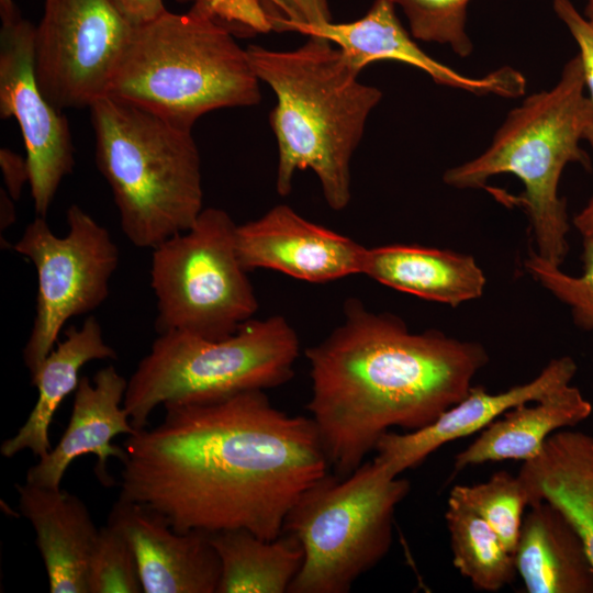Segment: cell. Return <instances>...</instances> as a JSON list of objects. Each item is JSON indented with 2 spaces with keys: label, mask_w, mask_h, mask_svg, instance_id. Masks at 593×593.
<instances>
[{
  "label": "cell",
  "mask_w": 593,
  "mask_h": 593,
  "mask_svg": "<svg viewBox=\"0 0 593 593\" xmlns=\"http://www.w3.org/2000/svg\"><path fill=\"white\" fill-rule=\"evenodd\" d=\"M164 407L158 425L124 441L119 497L175 530L275 539L299 496L328 473L312 418L278 410L262 390Z\"/></svg>",
  "instance_id": "cell-1"
},
{
  "label": "cell",
  "mask_w": 593,
  "mask_h": 593,
  "mask_svg": "<svg viewBox=\"0 0 593 593\" xmlns=\"http://www.w3.org/2000/svg\"><path fill=\"white\" fill-rule=\"evenodd\" d=\"M305 355L306 407L340 478L365 462L391 427L423 428L462 400L490 359L479 342L411 332L400 317L357 299L346 301L343 323Z\"/></svg>",
  "instance_id": "cell-2"
},
{
  "label": "cell",
  "mask_w": 593,
  "mask_h": 593,
  "mask_svg": "<svg viewBox=\"0 0 593 593\" xmlns=\"http://www.w3.org/2000/svg\"><path fill=\"white\" fill-rule=\"evenodd\" d=\"M251 68L276 96L269 123L278 148L276 189L288 195L296 171L311 169L328 206L351 199L350 163L371 111L382 98L326 38L307 36L290 51L247 48Z\"/></svg>",
  "instance_id": "cell-3"
},
{
  "label": "cell",
  "mask_w": 593,
  "mask_h": 593,
  "mask_svg": "<svg viewBox=\"0 0 593 593\" xmlns=\"http://www.w3.org/2000/svg\"><path fill=\"white\" fill-rule=\"evenodd\" d=\"M592 123L578 54L564 64L552 88L529 94L507 113L482 154L447 169L443 180L456 189H480L493 176H516L524 190L515 202L528 217L534 250L561 267L569 251L570 222L566 199L558 193L559 181L569 164L591 169L581 142Z\"/></svg>",
  "instance_id": "cell-4"
},
{
  "label": "cell",
  "mask_w": 593,
  "mask_h": 593,
  "mask_svg": "<svg viewBox=\"0 0 593 593\" xmlns=\"http://www.w3.org/2000/svg\"><path fill=\"white\" fill-rule=\"evenodd\" d=\"M259 83L226 25L166 10L133 26L108 96L192 130L211 111L259 103Z\"/></svg>",
  "instance_id": "cell-5"
},
{
  "label": "cell",
  "mask_w": 593,
  "mask_h": 593,
  "mask_svg": "<svg viewBox=\"0 0 593 593\" xmlns=\"http://www.w3.org/2000/svg\"><path fill=\"white\" fill-rule=\"evenodd\" d=\"M89 110L96 164L111 188L125 237L153 249L191 228L203 211L192 130L112 96Z\"/></svg>",
  "instance_id": "cell-6"
},
{
  "label": "cell",
  "mask_w": 593,
  "mask_h": 593,
  "mask_svg": "<svg viewBox=\"0 0 593 593\" xmlns=\"http://www.w3.org/2000/svg\"><path fill=\"white\" fill-rule=\"evenodd\" d=\"M299 353L298 334L281 315L251 318L222 339L158 334L127 380L124 407L133 426L142 429L160 405L279 387L292 378Z\"/></svg>",
  "instance_id": "cell-7"
},
{
  "label": "cell",
  "mask_w": 593,
  "mask_h": 593,
  "mask_svg": "<svg viewBox=\"0 0 593 593\" xmlns=\"http://www.w3.org/2000/svg\"><path fill=\"white\" fill-rule=\"evenodd\" d=\"M411 489L372 461L346 477L326 473L290 508L283 533L304 551L288 593H347L393 541L394 514Z\"/></svg>",
  "instance_id": "cell-8"
},
{
  "label": "cell",
  "mask_w": 593,
  "mask_h": 593,
  "mask_svg": "<svg viewBox=\"0 0 593 593\" xmlns=\"http://www.w3.org/2000/svg\"><path fill=\"white\" fill-rule=\"evenodd\" d=\"M236 227L226 211L208 208L191 228L153 248L158 334L222 339L251 320L258 301L237 253Z\"/></svg>",
  "instance_id": "cell-9"
},
{
  "label": "cell",
  "mask_w": 593,
  "mask_h": 593,
  "mask_svg": "<svg viewBox=\"0 0 593 593\" xmlns=\"http://www.w3.org/2000/svg\"><path fill=\"white\" fill-rule=\"evenodd\" d=\"M68 232L53 233L36 216L11 248L27 258L37 275L36 311L23 349L32 374L59 340L72 317L98 309L108 298L119 249L108 230L77 204L66 213Z\"/></svg>",
  "instance_id": "cell-10"
},
{
  "label": "cell",
  "mask_w": 593,
  "mask_h": 593,
  "mask_svg": "<svg viewBox=\"0 0 593 593\" xmlns=\"http://www.w3.org/2000/svg\"><path fill=\"white\" fill-rule=\"evenodd\" d=\"M132 30L109 0H45L34 68L46 99L63 111L108 96Z\"/></svg>",
  "instance_id": "cell-11"
},
{
  "label": "cell",
  "mask_w": 593,
  "mask_h": 593,
  "mask_svg": "<svg viewBox=\"0 0 593 593\" xmlns=\"http://www.w3.org/2000/svg\"><path fill=\"white\" fill-rule=\"evenodd\" d=\"M35 27L22 16L0 30V116L14 118L24 141L35 212L46 216L75 166L68 120L41 91L34 68Z\"/></svg>",
  "instance_id": "cell-12"
},
{
  "label": "cell",
  "mask_w": 593,
  "mask_h": 593,
  "mask_svg": "<svg viewBox=\"0 0 593 593\" xmlns=\"http://www.w3.org/2000/svg\"><path fill=\"white\" fill-rule=\"evenodd\" d=\"M236 247L247 271L270 269L324 283L361 273L366 247L279 204L236 227Z\"/></svg>",
  "instance_id": "cell-13"
},
{
  "label": "cell",
  "mask_w": 593,
  "mask_h": 593,
  "mask_svg": "<svg viewBox=\"0 0 593 593\" xmlns=\"http://www.w3.org/2000/svg\"><path fill=\"white\" fill-rule=\"evenodd\" d=\"M391 0H374L367 13L350 22L333 21L298 29L306 36H320L337 46L361 71L373 61L396 60L425 71L436 83L477 96L517 98L526 91V78L510 66L483 77L462 75L426 54L402 25Z\"/></svg>",
  "instance_id": "cell-14"
},
{
  "label": "cell",
  "mask_w": 593,
  "mask_h": 593,
  "mask_svg": "<svg viewBox=\"0 0 593 593\" xmlns=\"http://www.w3.org/2000/svg\"><path fill=\"white\" fill-rule=\"evenodd\" d=\"M578 371L571 356L552 358L530 381L490 393L472 385L467 395L427 426L404 433L387 432L378 440L373 461L393 477L421 465L445 444L481 432L508 410L545 399L570 384Z\"/></svg>",
  "instance_id": "cell-15"
},
{
  "label": "cell",
  "mask_w": 593,
  "mask_h": 593,
  "mask_svg": "<svg viewBox=\"0 0 593 593\" xmlns=\"http://www.w3.org/2000/svg\"><path fill=\"white\" fill-rule=\"evenodd\" d=\"M107 524L130 542L144 593H217L221 564L210 533L175 530L154 511L121 497Z\"/></svg>",
  "instance_id": "cell-16"
},
{
  "label": "cell",
  "mask_w": 593,
  "mask_h": 593,
  "mask_svg": "<svg viewBox=\"0 0 593 593\" xmlns=\"http://www.w3.org/2000/svg\"><path fill=\"white\" fill-rule=\"evenodd\" d=\"M127 380L110 365L98 370L92 379L81 377L72 402L69 423L58 444L26 472L27 483L58 489L70 463L87 454L97 457L94 468L103 485H112L107 471L109 458L121 462L124 447L112 444L118 435H133V426L124 407Z\"/></svg>",
  "instance_id": "cell-17"
},
{
  "label": "cell",
  "mask_w": 593,
  "mask_h": 593,
  "mask_svg": "<svg viewBox=\"0 0 593 593\" xmlns=\"http://www.w3.org/2000/svg\"><path fill=\"white\" fill-rule=\"evenodd\" d=\"M19 510L36 534L52 593H89L88 566L99 528L86 504L58 489L18 484Z\"/></svg>",
  "instance_id": "cell-18"
},
{
  "label": "cell",
  "mask_w": 593,
  "mask_h": 593,
  "mask_svg": "<svg viewBox=\"0 0 593 593\" xmlns=\"http://www.w3.org/2000/svg\"><path fill=\"white\" fill-rule=\"evenodd\" d=\"M361 275L451 307L481 298L486 284L484 271L473 256L414 244L366 247Z\"/></svg>",
  "instance_id": "cell-19"
},
{
  "label": "cell",
  "mask_w": 593,
  "mask_h": 593,
  "mask_svg": "<svg viewBox=\"0 0 593 593\" xmlns=\"http://www.w3.org/2000/svg\"><path fill=\"white\" fill-rule=\"evenodd\" d=\"M514 559L528 593H593V566L582 539L546 501L528 506Z\"/></svg>",
  "instance_id": "cell-20"
},
{
  "label": "cell",
  "mask_w": 593,
  "mask_h": 593,
  "mask_svg": "<svg viewBox=\"0 0 593 593\" xmlns=\"http://www.w3.org/2000/svg\"><path fill=\"white\" fill-rule=\"evenodd\" d=\"M115 350L105 343L100 323L89 315L80 327L69 326L63 340L30 374L31 384L37 390L36 402L25 423L15 435L2 441L0 454L12 458L30 450L43 458L52 449L49 427L63 400L75 392L80 369L92 360L115 359Z\"/></svg>",
  "instance_id": "cell-21"
},
{
  "label": "cell",
  "mask_w": 593,
  "mask_h": 593,
  "mask_svg": "<svg viewBox=\"0 0 593 593\" xmlns=\"http://www.w3.org/2000/svg\"><path fill=\"white\" fill-rule=\"evenodd\" d=\"M529 505L546 501L570 522L593 566V436L564 428L553 433L541 452L518 472Z\"/></svg>",
  "instance_id": "cell-22"
},
{
  "label": "cell",
  "mask_w": 593,
  "mask_h": 593,
  "mask_svg": "<svg viewBox=\"0 0 593 593\" xmlns=\"http://www.w3.org/2000/svg\"><path fill=\"white\" fill-rule=\"evenodd\" d=\"M592 404L571 383L542 400L515 406L493 421L455 456L456 471L490 461H529L556 432L586 419Z\"/></svg>",
  "instance_id": "cell-23"
},
{
  "label": "cell",
  "mask_w": 593,
  "mask_h": 593,
  "mask_svg": "<svg viewBox=\"0 0 593 593\" xmlns=\"http://www.w3.org/2000/svg\"><path fill=\"white\" fill-rule=\"evenodd\" d=\"M210 536L221 564L217 593L288 592L304 560L301 544L288 533L275 539L246 529Z\"/></svg>",
  "instance_id": "cell-24"
},
{
  "label": "cell",
  "mask_w": 593,
  "mask_h": 593,
  "mask_svg": "<svg viewBox=\"0 0 593 593\" xmlns=\"http://www.w3.org/2000/svg\"><path fill=\"white\" fill-rule=\"evenodd\" d=\"M445 521L452 563L474 589L497 592L515 580L514 553L481 516L449 495Z\"/></svg>",
  "instance_id": "cell-25"
},
{
  "label": "cell",
  "mask_w": 593,
  "mask_h": 593,
  "mask_svg": "<svg viewBox=\"0 0 593 593\" xmlns=\"http://www.w3.org/2000/svg\"><path fill=\"white\" fill-rule=\"evenodd\" d=\"M481 516L514 553L529 495L519 475L496 471L486 481L457 484L449 493Z\"/></svg>",
  "instance_id": "cell-26"
},
{
  "label": "cell",
  "mask_w": 593,
  "mask_h": 593,
  "mask_svg": "<svg viewBox=\"0 0 593 593\" xmlns=\"http://www.w3.org/2000/svg\"><path fill=\"white\" fill-rule=\"evenodd\" d=\"M583 272L571 276L529 249L525 271L570 310L574 324L593 332V239H583Z\"/></svg>",
  "instance_id": "cell-27"
},
{
  "label": "cell",
  "mask_w": 593,
  "mask_h": 593,
  "mask_svg": "<svg viewBox=\"0 0 593 593\" xmlns=\"http://www.w3.org/2000/svg\"><path fill=\"white\" fill-rule=\"evenodd\" d=\"M407 19L415 40L447 44L459 57H468L473 44L467 33L470 0H391Z\"/></svg>",
  "instance_id": "cell-28"
},
{
  "label": "cell",
  "mask_w": 593,
  "mask_h": 593,
  "mask_svg": "<svg viewBox=\"0 0 593 593\" xmlns=\"http://www.w3.org/2000/svg\"><path fill=\"white\" fill-rule=\"evenodd\" d=\"M87 582L89 593L143 592L134 551L124 535L109 524L99 528Z\"/></svg>",
  "instance_id": "cell-29"
},
{
  "label": "cell",
  "mask_w": 593,
  "mask_h": 593,
  "mask_svg": "<svg viewBox=\"0 0 593 593\" xmlns=\"http://www.w3.org/2000/svg\"><path fill=\"white\" fill-rule=\"evenodd\" d=\"M272 31H294L333 21L328 0H261Z\"/></svg>",
  "instance_id": "cell-30"
},
{
  "label": "cell",
  "mask_w": 593,
  "mask_h": 593,
  "mask_svg": "<svg viewBox=\"0 0 593 593\" xmlns=\"http://www.w3.org/2000/svg\"><path fill=\"white\" fill-rule=\"evenodd\" d=\"M552 8L578 44V54L584 69L585 88L589 90L593 110V26L578 11L571 0H553ZM586 141L593 152V123Z\"/></svg>",
  "instance_id": "cell-31"
},
{
  "label": "cell",
  "mask_w": 593,
  "mask_h": 593,
  "mask_svg": "<svg viewBox=\"0 0 593 593\" xmlns=\"http://www.w3.org/2000/svg\"><path fill=\"white\" fill-rule=\"evenodd\" d=\"M0 167L4 189L14 201H18L23 187L30 182V168L26 157L2 147L0 149Z\"/></svg>",
  "instance_id": "cell-32"
},
{
  "label": "cell",
  "mask_w": 593,
  "mask_h": 593,
  "mask_svg": "<svg viewBox=\"0 0 593 593\" xmlns=\"http://www.w3.org/2000/svg\"><path fill=\"white\" fill-rule=\"evenodd\" d=\"M120 14L132 25L148 23L167 9L164 0H109Z\"/></svg>",
  "instance_id": "cell-33"
},
{
  "label": "cell",
  "mask_w": 593,
  "mask_h": 593,
  "mask_svg": "<svg viewBox=\"0 0 593 593\" xmlns=\"http://www.w3.org/2000/svg\"><path fill=\"white\" fill-rule=\"evenodd\" d=\"M583 239H593V195L572 221Z\"/></svg>",
  "instance_id": "cell-34"
},
{
  "label": "cell",
  "mask_w": 593,
  "mask_h": 593,
  "mask_svg": "<svg viewBox=\"0 0 593 593\" xmlns=\"http://www.w3.org/2000/svg\"><path fill=\"white\" fill-rule=\"evenodd\" d=\"M15 222L14 200L4 188L0 190V230L7 231Z\"/></svg>",
  "instance_id": "cell-35"
},
{
  "label": "cell",
  "mask_w": 593,
  "mask_h": 593,
  "mask_svg": "<svg viewBox=\"0 0 593 593\" xmlns=\"http://www.w3.org/2000/svg\"><path fill=\"white\" fill-rule=\"evenodd\" d=\"M176 1L179 3H191L190 10L192 12L213 19L215 9L223 0H176Z\"/></svg>",
  "instance_id": "cell-36"
},
{
  "label": "cell",
  "mask_w": 593,
  "mask_h": 593,
  "mask_svg": "<svg viewBox=\"0 0 593 593\" xmlns=\"http://www.w3.org/2000/svg\"><path fill=\"white\" fill-rule=\"evenodd\" d=\"M0 16L2 23L11 22L21 16L13 0H0Z\"/></svg>",
  "instance_id": "cell-37"
},
{
  "label": "cell",
  "mask_w": 593,
  "mask_h": 593,
  "mask_svg": "<svg viewBox=\"0 0 593 593\" xmlns=\"http://www.w3.org/2000/svg\"><path fill=\"white\" fill-rule=\"evenodd\" d=\"M582 14L588 20V22L593 26V0H585V7Z\"/></svg>",
  "instance_id": "cell-38"
},
{
  "label": "cell",
  "mask_w": 593,
  "mask_h": 593,
  "mask_svg": "<svg viewBox=\"0 0 593 593\" xmlns=\"http://www.w3.org/2000/svg\"><path fill=\"white\" fill-rule=\"evenodd\" d=\"M228 1H231V0H228ZM228 1H226V2H228ZM258 1H259V0H258ZM226 2H225V3H226ZM223 4H224V3H223ZM223 4H222V5H223ZM222 5H221V7H222ZM221 7H220V8H221ZM220 8H219V9H220ZM219 9H217V10H219ZM217 10H216V11H217ZM215 13H216V12H215ZM214 15H215V14H214Z\"/></svg>",
  "instance_id": "cell-39"
}]
</instances>
